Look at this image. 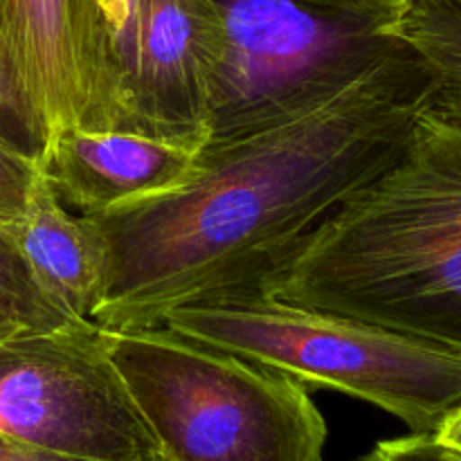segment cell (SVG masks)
Masks as SVG:
<instances>
[{
    "mask_svg": "<svg viewBox=\"0 0 461 461\" xmlns=\"http://www.w3.org/2000/svg\"><path fill=\"white\" fill-rule=\"evenodd\" d=\"M93 0H0V30L48 138L66 126L99 129Z\"/></svg>",
    "mask_w": 461,
    "mask_h": 461,
    "instance_id": "9",
    "label": "cell"
},
{
    "mask_svg": "<svg viewBox=\"0 0 461 461\" xmlns=\"http://www.w3.org/2000/svg\"><path fill=\"white\" fill-rule=\"evenodd\" d=\"M198 149L129 131L66 126L48 138L41 171L59 201L84 216L180 187Z\"/></svg>",
    "mask_w": 461,
    "mask_h": 461,
    "instance_id": "8",
    "label": "cell"
},
{
    "mask_svg": "<svg viewBox=\"0 0 461 461\" xmlns=\"http://www.w3.org/2000/svg\"><path fill=\"white\" fill-rule=\"evenodd\" d=\"M0 142L41 162L48 147V129L32 102L0 30Z\"/></svg>",
    "mask_w": 461,
    "mask_h": 461,
    "instance_id": "13",
    "label": "cell"
},
{
    "mask_svg": "<svg viewBox=\"0 0 461 461\" xmlns=\"http://www.w3.org/2000/svg\"><path fill=\"white\" fill-rule=\"evenodd\" d=\"M435 72L410 41L331 102L198 149L192 178L93 214L111 255L93 322L160 327L185 302L259 286L338 207L403 153Z\"/></svg>",
    "mask_w": 461,
    "mask_h": 461,
    "instance_id": "1",
    "label": "cell"
},
{
    "mask_svg": "<svg viewBox=\"0 0 461 461\" xmlns=\"http://www.w3.org/2000/svg\"><path fill=\"white\" fill-rule=\"evenodd\" d=\"M75 320L45 291L9 228H0V342L54 331Z\"/></svg>",
    "mask_w": 461,
    "mask_h": 461,
    "instance_id": "12",
    "label": "cell"
},
{
    "mask_svg": "<svg viewBox=\"0 0 461 461\" xmlns=\"http://www.w3.org/2000/svg\"><path fill=\"white\" fill-rule=\"evenodd\" d=\"M435 3L444 5V7L450 9V12L459 14V16H461V0H435Z\"/></svg>",
    "mask_w": 461,
    "mask_h": 461,
    "instance_id": "19",
    "label": "cell"
},
{
    "mask_svg": "<svg viewBox=\"0 0 461 461\" xmlns=\"http://www.w3.org/2000/svg\"><path fill=\"white\" fill-rule=\"evenodd\" d=\"M99 131L201 149L223 48L214 0H93Z\"/></svg>",
    "mask_w": 461,
    "mask_h": 461,
    "instance_id": "6",
    "label": "cell"
},
{
    "mask_svg": "<svg viewBox=\"0 0 461 461\" xmlns=\"http://www.w3.org/2000/svg\"><path fill=\"white\" fill-rule=\"evenodd\" d=\"M9 232L52 300L72 318L93 320L111 273L108 243L93 216L72 214L41 171L25 216Z\"/></svg>",
    "mask_w": 461,
    "mask_h": 461,
    "instance_id": "10",
    "label": "cell"
},
{
    "mask_svg": "<svg viewBox=\"0 0 461 461\" xmlns=\"http://www.w3.org/2000/svg\"><path fill=\"white\" fill-rule=\"evenodd\" d=\"M396 32L426 57L435 86L426 111L461 124V16L435 0H408Z\"/></svg>",
    "mask_w": 461,
    "mask_h": 461,
    "instance_id": "11",
    "label": "cell"
},
{
    "mask_svg": "<svg viewBox=\"0 0 461 461\" xmlns=\"http://www.w3.org/2000/svg\"><path fill=\"white\" fill-rule=\"evenodd\" d=\"M162 324L304 385L367 401L412 435H437L461 410V349L282 302L257 286L185 302Z\"/></svg>",
    "mask_w": 461,
    "mask_h": 461,
    "instance_id": "3",
    "label": "cell"
},
{
    "mask_svg": "<svg viewBox=\"0 0 461 461\" xmlns=\"http://www.w3.org/2000/svg\"><path fill=\"white\" fill-rule=\"evenodd\" d=\"M0 461H99V459H84L72 457V455L50 453V450L32 448V446L18 444V441L0 437Z\"/></svg>",
    "mask_w": 461,
    "mask_h": 461,
    "instance_id": "16",
    "label": "cell"
},
{
    "mask_svg": "<svg viewBox=\"0 0 461 461\" xmlns=\"http://www.w3.org/2000/svg\"><path fill=\"white\" fill-rule=\"evenodd\" d=\"M0 437L84 459L167 461L93 320L0 342Z\"/></svg>",
    "mask_w": 461,
    "mask_h": 461,
    "instance_id": "7",
    "label": "cell"
},
{
    "mask_svg": "<svg viewBox=\"0 0 461 461\" xmlns=\"http://www.w3.org/2000/svg\"><path fill=\"white\" fill-rule=\"evenodd\" d=\"M214 5L223 48L212 75L203 147L259 133L331 102L403 45L399 9L372 0Z\"/></svg>",
    "mask_w": 461,
    "mask_h": 461,
    "instance_id": "5",
    "label": "cell"
},
{
    "mask_svg": "<svg viewBox=\"0 0 461 461\" xmlns=\"http://www.w3.org/2000/svg\"><path fill=\"white\" fill-rule=\"evenodd\" d=\"M372 3L385 5V7H392V9H399V12H403V7H405V3H408V0H372Z\"/></svg>",
    "mask_w": 461,
    "mask_h": 461,
    "instance_id": "18",
    "label": "cell"
},
{
    "mask_svg": "<svg viewBox=\"0 0 461 461\" xmlns=\"http://www.w3.org/2000/svg\"><path fill=\"white\" fill-rule=\"evenodd\" d=\"M106 331V349L167 461H322L304 383L165 324Z\"/></svg>",
    "mask_w": 461,
    "mask_h": 461,
    "instance_id": "4",
    "label": "cell"
},
{
    "mask_svg": "<svg viewBox=\"0 0 461 461\" xmlns=\"http://www.w3.org/2000/svg\"><path fill=\"white\" fill-rule=\"evenodd\" d=\"M257 288L461 349V124L423 111L403 153Z\"/></svg>",
    "mask_w": 461,
    "mask_h": 461,
    "instance_id": "2",
    "label": "cell"
},
{
    "mask_svg": "<svg viewBox=\"0 0 461 461\" xmlns=\"http://www.w3.org/2000/svg\"><path fill=\"white\" fill-rule=\"evenodd\" d=\"M437 437L448 446H455V448L461 450V410L453 419H448V423L437 432Z\"/></svg>",
    "mask_w": 461,
    "mask_h": 461,
    "instance_id": "17",
    "label": "cell"
},
{
    "mask_svg": "<svg viewBox=\"0 0 461 461\" xmlns=\"http://www.w3.org/2000/svg\"><path fill=\"white\" fill-rule=\"evenodd\" d=\"M41 165L0 142V228H12L25 216Z\"/></svg>",
    "mask_w": 461,
    "mask_h": 461,
    "instance_id": "14",
    "label": "cell"
},
{
    "mask_svg": "<svg viewBox=\"0 0 461 461\" xmlns=\"http://www.w3.org/2000/svg\"><path fill=\"white\" fill-rule=\"evenodd\" d=\"M356 461H461V450L437 435H410L381 441Z\"/></svg>",
    "mask_w": 461,
    "mask_h": 461,
    "instance_id": "15",
    "label": "cell"
}]
</instances>
